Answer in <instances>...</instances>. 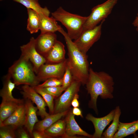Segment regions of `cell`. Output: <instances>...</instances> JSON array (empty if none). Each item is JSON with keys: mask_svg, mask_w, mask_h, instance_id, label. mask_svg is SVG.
<instances>
[{"mask_svg": "<svg viewBox=\"0 0 138 138\" xmlns=\"http://www.w3.org/2000/svg\"><path fill=\"white\" fill-rule=\"evenodd\" d=\"M114 83L113 77L103 71L97 72L90 68L86 89L90 97L88 105L98 114L97 102L99 96L102 99L113 98Z\"/></svg>", "mask_w": 138, "mask_h": 138, "instance_id": "1", "label": "cell"}, {"mask_svg": "<svg viewBox=\"0 0 138 138\" xmlns=\"http://www.w3.org/2000/svg\"><path fill=\"white\" fill-rule=\"evenodd\" d=\"M64 36L68 50L67 63L73 79L86 85L88 77L89 68L86 54L82 52L62 27L58 31Z\"/></svg>", "mask_w": 138, "mask_h": 138, "instance_id": "2", "label": "cell"}, {"mask_svg": "<svg viewBox=\"0 0 138 138\" xmlns=\"http://www.w3.org/2000/svg\"><path fill=\"white\" fill-rule=\"evenodd\" d=\"M31 63L27 58L21 55L9 68L8 73L16 85H27L33 87L39 84Z\"/></svg>", "mask_w": 138, "mask_h": 138, "instance_id": "3", "label": "cell"}, {"mask_svg": "<svg viewBox=\"0 0 138 138\" xmlns=\"http://www.w3.org/2000/svg\"><path fill=\"white\" fill-rule=\"evenodd\" d=\"M51 15L56 21L61 22L65 27L68 36L74 40L78 38L83 31L87 17L70 13L61 7L52 13Z\"/></svg>", "mask_w": 138, "mask_h": 138, "instance_id": "4", "label": "cell"}, {"mask_svg": "<svg viewBox=\"0 0 138 138\" xmlns=\"http://www.w3.org/2000/svg\"><path fill=\"white\" fill-rule=\"evenodd\" d=\"M118 0H107L93 7L90 14L87 16L84 26L83 30L93 28L102 20H105L111 14Z\"/></svg>", "mask_w": 138, "mask_h": 138, "instance_id": "5", "label": "cell"}, {"mask_svg": "<svg viewBox=\"0 0 138 138\" xmlns=\"http://www.w3.org/2000/svg\"><path fill=\"white\" fill-rule=\"evenodd\" d=\"M105 20H102L99 25L93 28L84 30L78 38L73 41L82 52L86 54L94 44L100 39L102 25Z\"/></svg>", "mask_w": 138, "mask_h": 138, "instance_id": "6", "label": "cell"}, {"mask_svg": "<svg viewBox=\"0 0 138 138\" xmlns=\"http://www.w3.org/2000/svg\"><path fill=\"white\" fill-rule=\"evenodd\" d=\"M81 84L73 79L70 85L55 101L53 114L61 112L69 109L72 101L76 94L79 91Z\"/></svg>", "mask_w": 138, "mask_h": 138, "instance_id": "7", "label": "cell"}, {"mask_svg": "<svg viewBox=\"0 0 138 138\" xmlns=\"http://www.w3.org/2000/svg\"><path fill=\"white\" fill-rule=\"evenodd\" d=\"M67 59L61 62L53 64L45 63L41 66L36 74L40 82L51 78H62L66 68Z\"/></svg>", "mask_w": 138, "mask_h": 138, "instance_id": "8", "label": "cell"}, {"mask_svg": "<svg viewBox=\"0 0 138 138\" xmlns=\"http://www.w3.org/2000/svg\"><path fill=\"white\" fill-rule=\"evenodd\" d=\"M35 39L31 37L27 44L20 47L21 54L27 58L32 64L36 74L42 65L45 63V58L36 50L35 46Z\"/></svg>", "mask_w": 138, "mask_h": 138, "instance_id": "9", "label": "cell"}, {"mask_svg": "<svg viewBox=\"0 0 138 138\" xmlns=\"http://www.w3.org/2000/svg\"><path fill=\"white\" fill-rule=\"evenodd\" d=\"M21 93L25 99L30 100L35 104L38 108L37 113L43 119L50 114L46 111L47 105L42 96L37 93L33 87L24 85L21 88Z\"/></svg>", "mask_w": 138, "mask_h": 138, "instance_id": "10", "label": "cell"}, {"mask_svg": "<svg viewBox=\"0 0 138 138\" xmlns=\"http://www.w3.org/2000/svg\"><path fill=\"white\" fill-rule=\"evenodd\" d=\"M57 40L55 33H41L35 39L36 49L38 52L44 57Z\"/></svg>", "mask_w": 138, "mask_h": 138, "instance_id": "11", "label": "cell"}, {"mask_svg": "<svg viewBox=\"0 0 138 138\" xmlns=\"http://www.w3.org/2000/svg\"><path fill=\"white\" fill-rule=\"evenodd\" d=\"M115 109L112 110L106 116L100 118L95 117L90 113L87 114L86 119L91 121L95 129L93 138H100L103 131L106 126L113 120L115 115Z\"/></svg>", "mask_w": 138, "mask_h": 138, "instance_id": "12", "label": "cell"}, {"mask_svg": "<svg viewBox=\"0 0 138 138\" xmlns=\"http://www.w3.org/2000/svg\"><path fill=\"white\" fill-rule=\"evenodd\" d=\"M66 115L65 119L66 122L65 132L62 137H75L76 135L93 137V135L88 134L79 126L75 119V115L73 113L72 109H69Z\"/></svg>", "mask_w": 138, "mask_h": 138, "instance_id": "13", "label": "cell"}, {"mask_svg": "<svg viewBox=\"0 0 138 138\" xmlns=\"http://www.w3.org/2000/svg\"><path fill=\"white\" fill-rule=\"evenodd\" d=\"M25 121L24 126L32 137V133L36 123L39 121L37 116V107L34 106L30 100L25 99Z\"/></svg>", "mask_w": 138, "mask_h": 138, "instance_id": "14", "label": "cell"}, {"mask_svg": "<svg viewBox=\"0 0 138 138\" xmlns=\"http://www.w3.org/2000/svg\"><path fill=\"white\" fill-rule=\"evenodd\" d=\"M25 114V108L24 102L10 116L0 124V126L10 125L16 130L18 128L24 126Z\"/></svg>", "mask_w": 138, "mask_h": 138, "instance_id": "15", "label": "cell"}, {"mask_svg": "<svg viewBox=\"0 0 138 138\" xmlns=\"http://www.w3.org/2000/svg\"><path fill=\"white\" fill-rule=\"evenodd\" d=\"M65 54L64 45L57 40L44 57L46 60L45 63H56L62 62L66 59Z\"/></svg>", "mask_w": 138, "mask_h": 138, "instance_id": "16", "label": "cell"}, {"mask_svg": "<svg viewBox=\"0 0 138 138\" xmlns=\"http://www.w3.org/2000/svg\"><path fill=\"white\" fill-rule=\"evenodd\" d=\"M24 102L23 99L2 101L0 105V124L10 116L21 104Z\"/></svg>", "mask_w": 138, "mask_h": 138, "instance_id": "17", "label": "cell"}, {"mask_svg": "<svg viewBox=\"0 0 138 138\" xmlns=\"http://www.w3.org/2000/svg\"><path fill=\"white\" fill-rule=\"evenodd\" d=\"M40 19V30L41 33H55L61 27L52 17H49L42 14H39Z\"/></svg>", "mask_w": 138, "mask_h": 138, "instance_id": "18", "label": "cell"}, {"mask_svg": "<svg viewBox=\"0 0 138 138\" xmlns=\"http://www.w3.org/2000/svg\"><path fill=\"white\" fill-rule=\"evenodd\" d=\"M69 109L55 114H50L42 120L39 121L35 124L34 130L44 132L45 130L52 124L60 119L66 115Z\"/></svg>", "mask_w": 138, "mask_h": 138, "instance_id": "19", "label": "cell"}, {"mask_svg": "<svg viewBox=\"0 0 138 138\" xmlns=\"http://www.w3.org/2000/svg\"><path fill=\"white\" fill-rule=\"evenodd\" d=\"M3 86L0 92V95L2 101H10L17 99L14 97L12 91L15 87V84L11 80L10 76L7 73L5 77Z\"/></svg>", "mask_w": 138, "mask_h": 138, "instance_id": "20", "label": "cell"}, {"mask_svg": "<svg viewBox=\"0 0 138 138\" xmlns=\"http://www.w3.org/2000/svg\"><path fill=\"white\" fill-rule=\"evenodd\" d=\"M65 119H60L46 129L44 132L48 138L60 136L62 137L65 133Z\"/></svg>", "mask_w": 138, "mask_h": 138, "instance_id": "21", "label": "cell"}, {"mask_svg": "<svg viewBox=\"0 0 138 138\" xmlns=\"http://www.w3.org/2000/svg\"><path fill=\"white\" fill-rule=\"evenodd\" d=\"M28 18L27 29L31 34L36 33L40 30L39 13L31 9H27Z\"/></svg>", "mask_w": 138, "mask_h": 138, "instance_id": "22", "label": "cell"}, {"mask_svg": "<svg viewBox=\"0 0 138 138\" xmlns=\"http://www.w3.org/2000/svg\"><path fill=\"white\" fill-rule=\"evenodd\" d=\"M115 110V115L112 122L108 128L103 133L102 138H113L117 131L121 111L119 106L116 107Z\"/></svg>", "mask_w": 138, "mask_h": 138, "instance_id": "23", "label": "cell"}, {"mask_svg": "<svg viewBox=\"0 0 138 138\" xmlns=\"http://www.w3.org/2000/svg\"><path fill=\"white\" fill-rule=\"evenodd\" d=\"M22 5L27 9H32L39 14H42L49 16L50 12L47 7H42L38 0H13Z\"/></svg>", "mask_w": 138, "mask_h": 138, "instance_id": "24", "label": "cell"}, {"mask_svg": "<svg viewBox=\"0 0 138 138\" xmlns=\"http://www.w3.org/2000/svg\"><path fill=\"white\" fill-rule=\"evenodd\" d=\"M36 92L43 98L48 107L50 114L54 113V105L53 100L55 97L36 86L33 87Z\"/></svg>", "mask_w": 138, "mask_h": 138, "instance_id": "25", "label": "cell"}, {"mask_svg": "<svg viewBox=\"0 0 138 138\" xmlns=\"http://www.w3.org/2000/svg\"><path fill=\"white\" fill-rule=\"evenodd\" d=\"M16 129L10 125L0 126V138H15L17 136Z\"/></svg>", "mask_w": 138, "mask_h": 138, "instance_id": "26", "label": "cell"}, {"mask_svg": "<svg viewBox=\"0 0 138 138\" xmlns=\"http://www.w3.org/2000/svg\"><path fill=\"white\" fill-rule=\"evenodd\" d=\"M62 87L63 91H65L70 85L73 80V76L67 63L66 69L62 78Z\"/></svg>", "mask_w": 138, "mask_h": 138, "instance_id": "27", "label": "cell"}, {"mask_svg": "<svg viewBox=\"0 0 138 138\" xmlns=\"http://www.w3.org/2000/svg\"><path fill=\"white\" fill-rule=\"evenodd\" d=\"M137 120L130 123H123L119 122L117 131L114 135L113 138H122L127 130L131 126L134 124Z\"/></svg>", "mask_w": 138, "mask_h": 138, "instance_id": "28", "label": "cell"}, {"mask_svg": "<svg viewBox=\"0 0 138 138\" xmlns=\"http://www.w3.org/2000/svg\"><path fill=\"white\" fill-rule=\"evenodd\" d=\"M62 78H51L46 80L42 83L36 86L39 88L60 86H62Z\"/></svg>", "mask_w": 138, "mask_h": 138, "instance_id": "29", "label": "cell"}, {"mask_svg": "<svg viewBox=\"0 0 138 138\" xmlns=\"http://www.w3.org/2000/svg\"><path fill=\"white\" fill-rule=\"evenodd\" d=\"M55 98L59 97L63 91L62 86L40 88Z\"/></svg>", "mask_w": 138, "mask_h": 138, "instance_id": "30", "label": "cell"}, {"mask_svg": "<svg viewBox=\"0 0 138 138\" xmlns=\"http://www.w3.org/2000/svg\"><path fill=\"white\" fill-rule=\"evenodd\" d=\"M22 126L18 128L16 133V136L20 138H29L32 137L29 132L25 128H23Z\"/></svg>", "mask_w": 138, "mask_h": 138, "instance_id": "31", "label": "cell"}, {"mask_svg": "<svg viewBox=\"0 0 138 138\" xmlns=\"http://www.w3.org/2000/svg\"><path fill=\"white\" fill-rule=\"evenodd\" d=\"M138 130V120L133 125L130 127L127 130L122 138L126 137L132 134H134Z\"/></svg>", "mask_w": 138, "mask_h": 138, "instance_id": "32", "label": "cell"}, {"mask_svg": "<svg viewBox=\"0 0 138 138\" xmlns=\"http://www.w3.org/2000/svg\"><path fill=\"white\" fill-rule=\"evenodd\" d=\"M32 137L34 138H48L44 132L33 130Z\"/></svg>", "mask_w": 138, "mask_h": 138, "instance_id": "33", "label": "cell"}, {"mask_svg": "<svg viewBox=\"0 0 138 138\" xmlns=\"http://www.w3.org/2000/svg\"><path fill=\"white\" fill-rule=\"evenodd\" d=\"M79 96L78 93L75 95L71 102V105L74 107H79V103L78 100Z\"/></svg>", "mask_w": 138, "mask_h": 138, "instance_id": "34", "label": "cell"}, {"mask_svg": "<svg viewBox=\"0 0 138 138\" xmlns=\"http://www.w3.org/2000/svg\"><path fill=\"white\" fill-rule=\"evenodd\" d=\"M72 111L73 113L75 115L79 116L82 118L83 117L82 111L78 107H74Z\"/></svg>", "mask_w": 138, "mask_h": 138, "instance_id": "35", "label": "cell"}, {"mask_svg": "<svg viewBox=\"0 0 138 138\" xmlns=\"http://www.w3.org/2000/svg\"><path fill=\"white\" fill-rule=\"evenodd\" d=\"M132 24L136 28V30L138 32V13L132 23Z\"/></svg>", "mask_w": 138, "mask_h": 138, "instance_id": "36", "label": "cell"}, {"mask_svg": "<svg viewBox=\"0 0 138 138\" xmlns=\"http://www.w3.org/2000/svg\"><path fill=\"white\" fill-rule=\"evenodd\" d=\"M0 0V1H2L3 0Z\"/></svg>", "mask_w": 138, "mask_h": 138, "instance_id": "37", "label": "cell"}]
</instances>
